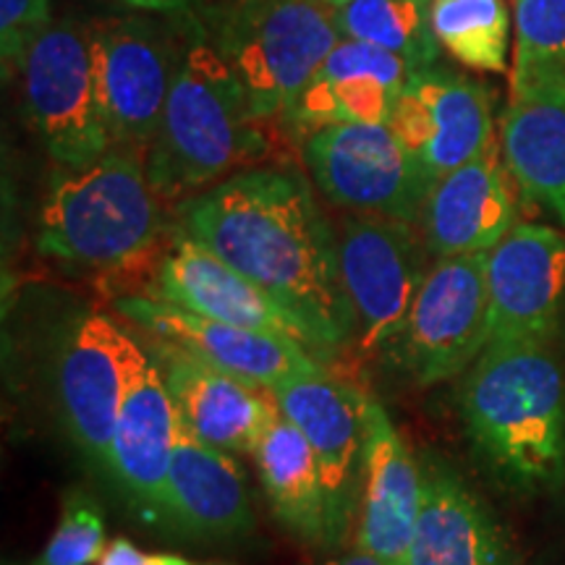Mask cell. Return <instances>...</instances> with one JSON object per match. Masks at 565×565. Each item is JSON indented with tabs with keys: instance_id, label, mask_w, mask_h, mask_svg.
Here are the masks:
<instances>
[{
	"instance_id": "cell-1",
	"label": "cell",
	"mask_w": 565,
	"mask_h": 565,
	"mask_svg": "<svg viewBox=\"0 0 565 565\" xmlns=\"http://www.w3.org/2000/svg\"><path fill=\"white\" fill-rule=\"evenodd\" d=\"M181 231L291 312L320 356L356 335L338 231L303 175L278 168L233 173L181 204Z\"/></svg>"
},
{
	"instance_id": "cell-2",
	"label": "cell",
	"mask_w": 565,
	"mask_h": 565,
	"mask_svg": "<svg viewBox=\"0 0 565 565\" xmlns=\"http://www.w3.org/2000/svg\"><path fill=\"white\" fill-rule=\"evenodd\" d=\"M466 433L484 461L521 490L565 475V380L547 343L487 345L461 387Z\"/></svg>"
},
{
	"instance_id": "cell-3",
	"label": "cell",
	"mask_w": 565,
	"mask_h": 565,
	"mask_svg": "<svg viewBox=\"0 0 565 565\" xmlns=\"http://www.w3.org/2000/svg\"><path fill=\"white\" fill-rule=\"evenodd\" d=\"M249 97L202 30L183 47L145 162L160 200H181L263 158L267 139Z\"/></svg>"
},
{
	"instance_id": "cell-4",
	"label": "cell",
	"mask_w": 565,
	"mask_h": 565,
	"mask_svg": "<svg viewBox=\"0 0 565 565\" xmlns=\"http://www.w3.org/2000/svg\"><path fill=\"white\" fill-rule=\"evenodd\" d=\"M160 196L137 150L113 147L87 166H61L40 210L38 246L61 263L121 270L158 244Z\"/></svg>"
},
{
	"instance_id": "cell-5",
	"label": "cell",
	"mask_w": 565,
	"mask_h": 565,
	"mask_svg": "<svg viewBox=\"0 0 565 565\" xmlns=\"http://www.w3.org/2000/svg\"><path fill=\"white\" fill-rule=\"evenodd\" d=\"M202 19L200 30L242 82L259 121L286 116L343 40L320 0H221Z\"/></svg>"
},
{
	"instance_id": "cell-6",
	"label": "cell",
	"mask_w": 565,
	"mask_h": 565,
	"mask_svg": "<svg viewBox=\"0 0 565 565\" xmlns=\"http://www.w3.org/2000/svg\"><path fill=\"white\" fill-rule=\"evenodd\" d=\"M490 345L487 252L445 257L429 267L398 341L387 356L416 385L458 377Z\"/></svg>"
},
{
	"instance_id": "cell-7",
	"label": "cell",
	"mask_w": 565,
	"mask_h": 565,
	"mask_svg": "<svg viewBox=\"0 0 565 565\" xmlns=\"http://www.w3.org/2000/svg\"><path fill=\"white\" fill-rule=\"evenodd\" d=\"M317 189L338 207L401 223L422 221L433 181L387 124H335L303 134Z\"/></svg>"
},
{
	"instance_id": "cell-8",
	"label": "cell",
	"mask_w": 565,
	"mask_h": 565,
	"mask_svg": "<svg viewBox=\"0 0 565 565\" xmlns=\"http://www.w3.org/2000/svg\"><path fill=\"white\" fill-rule=\"evenodd\" d=\"M21 74L30 121L58 166H87L113 150L87 30L74 21L47 26Z\"/></svg>"
},
{
	"instance_id": "cell-9",
	"label": "cell",
	"mask_w": 565,
	"mask_h": 565,
	"mask_svg": "<svg viewBox=\"0 0 565 565\" xmlns=\"http://www.w3.org/2000/svg\"><path fill=\"white\" fill-rule=\"evenodd\" d=\"M147 345L108 315H84L55 353L61 419L82 456L108 475L110 445L126 387Z\"/></svg>"
},
{
	"instance_id": "cell-10",
	"label": "cell",
	"mask_w": 565,
	"mask_h": 565,
	"mask_svg": "<svg viewBox=\"0 0 565 565\" xmlns=\"http://www.w3.org/2000/svg\"><path fill=\"white\" fill-rule=\"evenodd\" d=\"M427 252L412 223L359 212L341 221V275L364 351H387L398 341L429 273Z\"/></svg>"
},
{
	"instance_id": "cell-11",
	"label": "cell",
	"mask_w": 565,
	"mask_h": 565,
	"mask_svg": "<svg viewBox=\"0 0 565 565\" xmlns=\"http://www.w3.org/2000/svg\"><path fill=\"white\" fill-rule=\"evenodd\" d=\"M273 398L312 448L328 498V550L349 542L359 521L366 469L364 393L328 372L303 374L275 387Z\"/></svg>"
},
{
	"instance_id": "cell-12",
	"label": "cell",
	"mask_w": 565,
	"mask_h": 565,
	"mask_svg": "<svg viewBox=\"0 0 565 565\" xmlns=\"http://www.w3.org/2000/svg\"><path fill=\"white\" fill-rule=\"evenodd\" d=\"M89 47L113 147L147 150L166 110L181 55L145 19L105 21L89 32Z\"/></svg>"
},
{
	"instance_id": "cell-13",
	"label": "cell",
	"mask_w": 565,
	"mask_h": 565,
	"mask_svg": "<svg viewBox=\"0 0 565 565\" xmlns=\"http://www.w3.org/2000/svg\"><path fill=\"white\" fill-rule=\"evenodd\" d=\"M387 126L433 186L494 145L490 92L437 63L414 71Z\"/></svg>"
},
{
	"instance_id": "cell-14",
	"label": "cell",
	"mask_w": 565,
	"mask_h": 565,
	"mask_svg": "<svg viewBox=\"0 0 565 565\" xmlns=\"http://www.w3.org/2000/svg\"><path fill=\"white\" fill-rule=\"evenodd\" d=\"M116 309L152 338L179 345L263 391H275L303 374L324 372L317 353L301 341L210 320L154 296L116 299Z\"/></svg>"
},
{
	"instance_id": "cell-15",
	"label": "cell",
	"mask_w": 565,
	"mask_h": 565,
	"mask_svg": "<svg viewBox=\"0 0 565 565\" xmlns=\"http://www.w3.org/2000/svg\"><path fill=\"white\" fill-rule=\"evenodd\" d=\"M490 345L547 343L565 301V236L519 223L487 252Z\"/></svg>"
},
{
	"instance_id": "cell-16",
	"label": "cell",
	"mask_w": 565,
	"mask_h": 565,
	"mask_svg": "<svg viewBox=\"0 0 565 565\" xmlns=\"http://www.w3.org/2000/svg\"><path fill=\"white\" fill-rule=\"evenodd\" d=\"M145 343L158 362L181 427L225 454L252 456L280 414L273 393L244 383L160 338L150 335Z\"/></svg>"
},
{
	"instance_id": "cell-17",
	"label": "cell",
	"mask_w": 565,
	"mask_h": 565,
	"mask_svg": "<svg viewBox=\"0 0 565 565\" xmlns=\"http://www.w3.org/2000/svg\"><path fill=\"white\" fill-rule=\"evenodd\" d=\"M152 296L210 320L278 333L312 349L309 333L291 312H286L257 282L233 270L228 263H223L217 254L183 231L173 238L171 252L162 257Z\"/></svg>"
},
{
	"instance_id": "cell-18",
	"label": "cell",
	"mask_w": 565,
	"mask_h": 565,
	"mask_svg": "<svg viewBox=\"0 0 565 565\" xmlns=\"http://www.w3.org/2000/svg\"><path fill=\"white\" fill-rule=\"evenodd\" d=\"M366 469L353 547L385 565H408L416 515L422 505V461L380 401L364 395Z\"/></svg>"
},
{
	"instance_id": "cell-19",
	"label": "cell",
	"mask_w": 565,
	"mask_h": 565,
	"mask_svg": "<svg viewBox=\"0 0 565 565\" xmlns=\"http://www.w3.org/2000/svg\"><path fill=\"white\" fill-rule=\"evenodd\" d=\"M175 435H179V416L160 377L158 362L147 349L126 387L121 414L113 433L108 477L137 508L141 519L158 524H166L162 505H166V482Z\"/></svg>"
},
{
	"instance_id": "cell-20",
	"label": "cell",
	"mask_w": 565,
	"mask_h": 565,
	"mask_svg": "<svg viewBox=\"0 0 565 565\" xmlns=\"http://www.w3.org/2000/svg\"><path fill=\"white\" fill-rule=\"evenodd\" d=\"M513 225L511 173L498 145L443 175L422 210L424 244L435 259L492 252Z\"/></svg>"
},
{
	"instance_id": "cell-21",
	"label": "cell",
	"mask_w": 565,
	"mask_h": 565,
	"mask_svg": "<svg viewBox=\"0 0 565 565\" xmlns=\"http://www.w3.org/2000/svg\"><path fill=\"white\" fill-rule=\"evenodd\" d=\"M412 74L398 55L343 38L286 118L303 134L335 124H391Z\"/></svg>"
},
{
	"instance_id": "cell-22",
	"label": "cell",
	"mask_w": 565,
	"mask_h": 565,
	"mask_svg": "<svg viewBox=\"0 0 565 565\" xmlns=\"http://www.w3.org/2000/svg\"><path fill=\"white\" fill-rule=\"evenodd\" d=\"M408 565H519L503 529L454 469L422 458V505Z\"/></svg>"
},
{
	"instance_id": "cell-23",
	"label": "cell",
	"mask_w": 565,
	"mask_h": 565,
	"mask_svg": "<svg viewBox=\"0 0 565 565\" xmlns=\"http://www.w3.org/2000/svg\"><path fill=\"white\" fill-rule=\"evenodd\" d=\"M162 519L179 532L204 540L244 536L254 529L242 466L233 461V454L196 440L181 422L168 469Z\"/></svg>"
},
{
	"instance_id": "cell-24",
	"label": "cell",
	"mask_w": 565,
	"mask_h": 565,
	"mask_svg": "<svg viewBox=\"0 0 565 565\" xmlns=\"http://www.w3.org/2000/svg\"><path fill=\"white\" fill-rule=\"evenodd\" d=\"M500 152L524 200L565 225V76L511 92Z\"/></svg>"
},
{
	"instance_id": "cell-25",
	"label": "cell",
	"mask_w": 565,
	"mask_h": 565,
	"mask_svg": "<svg viewBox=\"0 0 565 565\" xmlns=\"http://www.w3.org/2000/svg\"><path fill=\"white\" fill-rule=\"evenodd\" d=\"M252 458L278 524L303 545L328 550V498L320 466L301 429L278 414Z\"/></svg>"
},
{
	"instance_id": "cell-26",
	"label": "cell",
	"mask_w": 565,
	"mask_h": 565,
	"mask_svg": "<svg viewBox=\"0 0 565 565\" xmlns=\"http://www.w3.org/2000/svg\"><path fill=\"white\" fill-rule=\"evenodd\" d=\"M330 11L341 38L398 55L412 71L435 66L440 55L433 0H349Z\"/></svg>"
},
{
	"instance_id": "cell-27",
	"label": "cell",
	"mask_w": 565,
	"mask_h": 565,
	"mask_svg": "<svg viewBox=\"0 0 565 565\" xmlns=\"http://www.w3.org/2000/svg\"><path fill=\"white\" fill-rule=\"evenodd\" d=\"M433 30L458 63L503 74L508 68L511 13L505 0H433Z\"/></svg>"
},
{
	"instance_id": "cell-28",
	"label": "cell",
	"mask_w": 565,
	"mask_h": 565,
	"mask_svg": "<svg viewBox=\"0 0 565 565\" xmlns=\"http://www.w3.org/2000/svg\"><path fill=\"white\" fill-rule=\"evenodd\" d=\"M565 76V0H515L511 92Z\"/></svg>"
},
{
	"instance_id": "cell-29",
	"label": "cell",
	"mask_w": 565,
	"mask_h": 565,
	"mask_svg": "<svg viewBox=\"0 0 565 565\" xmlns=\"http://www.w3.org/2000/svg\"><path fill=\"white\" fill-rule=\"evenodd\" d=\"M105 550L103 511L89 494L76 490L63 503L61 521L45 550L30 565H97Z\"/></svg>"
},
{
	"instance_id": "cell-30",
	"label": "cell",
	"mask_w": 565,
	"mask_h": 565,
	"mask_svg": "<svg viewBox=\"0 0 565 565\" xmlns=\"http://www.w3.org/2000/svg\"><path fill=\"white\" fill-rule=\"evenodd\" d=\"M51 24V0H0V55L6 76L24 68L32 45Z\"/></svg>"
},
{
	"instance_id": "cell-31",
	"label": "cell",
	"mask_w": 565,
	"mask_h": 565,
	"mask_svg": "<svg viewBox=\"0 0 565 565\" xmlns=\"http://www.w3.org/2000/svg\"><path fill=\"white\" fill-rule=\"evenodd\" d=\"M97 565H231V563H202V561H189L183 555H168V553H145L134 542L118 540L108 542V550H105L100 563Z\"/></svg>"
},
{
	"instance_id": "cell-32",
	"label": "cell",
	"mask_w": 565,
	"mask_h": 565,
	"mask_svg": "<svg viewBox=\"0 0 565 565\" xmlns=\"http://www.w3.org/2000/svg\"><path fill=\"white\" fill-rule=\"evenodd\" d=\"M126 3L145 11H186L207 3V0H126Z\"/></svg>"
},
{
	"instance_id": "cell-33",
	"label": "cell",
	"mask_w": 565,
	"mask_h": 565,
	"mask_svg": "<svg viewBox=\"0 0 565 565\" xmlns=\"http://www.w3.org/2000/svg\"><path fill=\"white\" fill-rule=\"evenodd\" d=\"M322 565H385V563L377 561V557L370 555V553H362V550L351 547L349 553L330 557V561H324Z\"/></svg>"
},
{
	"instance_id": "cell-34",
	"label": "cell",
	"mask_w": 565,
	"mask_h": 565,
	"mask_svg": "<svg viewBox=\"0 0 565 565\" xmlns=\"http://www.w3.org/2000/svg\"><path fill=\"white\" fill-rule=\"evenodd\" d=\"M320 3L330 6V9H333V6H343V3H349V0H320Z\"/></svg>"
},
{
	"instance_id": "cell-35",
	"label": "cell",
	"mask_w": 565,
	"mask_h": 565,
	"mask_svg": "<svg viewBox=\"0 0 565 565\" xmlns=\"http://www.w3.org/2000/svg\"><path fill=\"white\" fill-rule=\"evenodd\" d=\"M6 565H21V563H6Z\"/></svg>"
}]
</instances>
